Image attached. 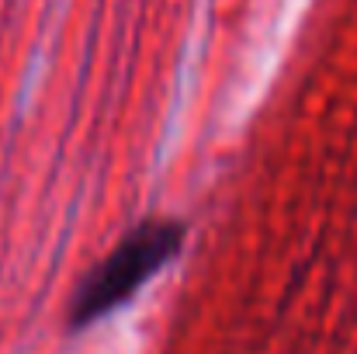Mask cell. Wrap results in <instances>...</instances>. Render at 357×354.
Here are the masks:
<instances>
[{"instance_id":"obj_1","label":"cell","mask_w":357,"mask_h":354,"mask_svg":"<svg viewBox=\"0 0 357 354\" xmlns=\"http://www.w3.org/2000/svg\"><path fill=\"white\" fill-rule=\"evenodd\" d=\"M184 236V223L174 219H146L135 230H128L119 239V246L77 285L66 313L70 330H87L121 309L153 274H160L181 253Z\"/></svg>"}]
</instances>
